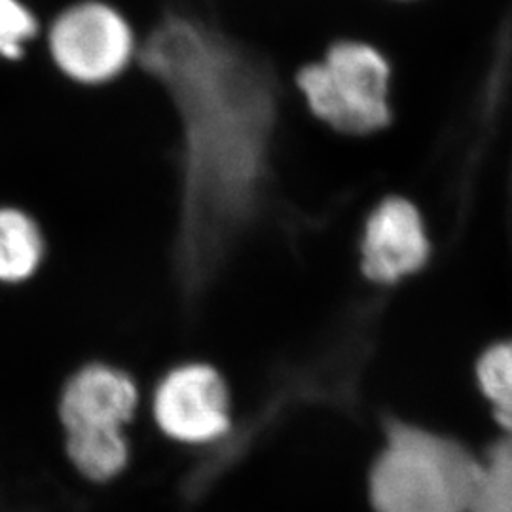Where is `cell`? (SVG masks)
I'll list each match as a JSON object with an SVG mask.
<instances>
[{"label":"cell","instance_id":"obj_9","mask_svg":"<svg viewBox=\"0 0 512 512\" xmlns=\"http://www.w3.org/2000/svg\"><path fill=\"white\" fill-rule=\"evenodd\" d=\"M48 253V236L37 215L16 203H0V287L33 283Z\"/></svg>","mask_w":512,"mask_h":512},{"label":"cell","instance_id":"obj_2","mask_svg":"<svg viewBox=\"0 0 512 512\" xmlns=\"http://www.w3.org/2000/svg\"><path fill=\"white\" fill-rule=\"evenodd\" d=\"M384 435L368 476L374 512H471L480 456L461 440L399 416H385Z\"/></svg>","mask_w":512,"mask_h":512},{"label":"cell","instance_id":"obj_11","mask_svg":"<svg viewBox=\"0 0 512 512\" xmlns=\"http://www.w3.org/2000/svg\"><path fill=\"white\" fill-rule=\"evenodd\" d=\"M480 480L471 512H512V433H503L480 456Z\"/></svg>","mask_w":512,"mask_h":512},{"label":"cell","instance_id":"obj_4","mask_svg":"<svg viewBox=\"0 0 512 512\" xmlns=\"http://www.w3.org/2000/svg\"><path fill=\"white\" fill-rule=\"evenodd\" d=\"M42 50L55 73L84 90L120 82L137 65L141 38L110 0H73L46 21Z\"/></svg>","mask_w":512,"mask_h":512},{"label":"cell","instance_id":"obj_7","mask_svg":"<svg viewBox=\"0 0 512 512\" xmlns=\"http://www.w3.org/2000/svg\"><path fill=\"white\" fill-rule=\"evenodd\" d=\"M139 401L137 384L122 366L90 361L67 380L59 414L67 439L124 437Z\"/></svg>","mask_w":512,"mask_h":512},{"label":"cell","instance_id":"obj_6","mask_svg":"<svg viewBox=\"0 0 512 512\" xmlns=\"http://www.w3.org/2000/svg\"><path fill=\"white\" fill-rule=\"evenodd\" d=\"M154 420L169 439L217 444L232 431L228 387L207 363L171 368L154 393Z\"/></svg>","mask_w":512,"mask_h":512},{"label":"cell","instance_id":"obj_5","mask_svg":"<svg viewBox=\"0 0 512 512\" xmlns=\"http://www.w3.org/2000/svg\"><path fill=\"white\" fill-rule=\"evenodd\" d=\"M363 368V359L342 357L340 361L327 359V363L304 368L293 374V378L279 387V393L272 397L266 408L256 414L253 420L239 431L232 429L224 439L213 444L215 454L207 456L186 478V495L200 497L205 494L213 480L228 471L236 461L243 458V452L251 448L255 437L262 435L270 421L279 420V406L289 404V410L298 404H329L338 408H349L357 404L359 376Z\"/></svg>","mask_w":512,"mask_h":512},{"label":"cell","instance_id":"obj_3","mask_svg":"<svg viewBox=\"0 0 512 512\" xmlns=\"http://www.w3.org/2000/svg\"><path fill=\"white\" fill-rule=\"evenodd\" d=\"M391 65L363 40H336L319 61L306 63L296 90L311 114L336 133L365 137L393 122Z\"/></svg>","mask_w":512,"mask_h":512},{"label":"cell","instance_id":"obj_12","mask_svg":"<svg viewBox=\"0 0 512 512\" xmlns=\"http://www.w3.org/2000/svg\"><path fill=\"white\" fill-rule=\"evenodd\" d=\"M44 33V21L27 0H0V63L23 61Z\"/></svg>","mask_w":512,"mask_h":512},{"label":"cell","instance_id":"obj_8","mask_svg":"<svg viewBox=\"0 0 512 512\" xmlns=\"http://www.w3.org/2000/svg\"><path fill=\"white\" fill-rule=\"evenodd\" d=\"M431 258V239L420 209L403 196H387L365 220L361 272L370 283L397 285L420 274Z\"/></svg>","mask_w":512,"mask_h":512},{"label":"cell","instance_id":"obj_10","mask_svg":"<svg viewBox=\"0 0 512 512\" xmlns=\"http://www.w3.org/2000/svg\"><path fill=\"white\" fill-rule=\"evenodd\" d=\"M476 382L503 433H512V338L495 342L476 361Z\"/></svg>","mask_w":512,"mask_h":512},{"label":"cell","instance_id":"obj_1","mask_svg":"<svg viewBox=\"0 0 512 512\" xmlns=\"http://www.w3.org/2000/svg\"><path fill=\"white\" fill-rule=\"evenodd\" d=\"M139 38L135 67L162 88L177 128L173 255L196 275L260 194L274 97L238 48L200 19L169 14L148 21Z\"/></svg>","mask_w":512,"mask_h":512}]
</instances>
